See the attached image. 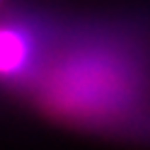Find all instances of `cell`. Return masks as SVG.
Masks as SVG:
<instances>
[{"mask_svg": "<svg viewBox=\"0 0 150 150\" xmlns=\"http://www.w3.org/2000/svg\"><path fill=\"white\" fill-rule=\"evenodd\" d=\"M53 126L150 145V39L124 22H49L15 95Z\"/></svg>", "mask_w": 150, "mask_h": 150, "instance_id": "6da1fadb", "label": "cell"}, {"mask_svg": "<svg viewBox=\"0 0 150 150\" xmlns=\"http://www.w3.org/2000/svg\"><path fill=\"white\" fill-rule=\"evenodd\" d=\"M51 17L29 10L0 12V95L12 97L39 61Z\"/></svg>", "mask_w": 150, "mask_h": 150, "instance_id": "7a4b0ae2", "label": "cell"}, {"mask_svg": "<svg viewBox=\"0 0 150 150\" xmlns=\"http://www.w3.org/2000/svg\"><path fill=\"white\" fill-rule=\"evenodd\" d=\"M7 5H10V3H7V0H0V12H3V10H5Z\"/></svg>", "mask_w": 150, "mask_h": 150, "instance_id": "3957f363", "label": "cell"}]
</instances>
